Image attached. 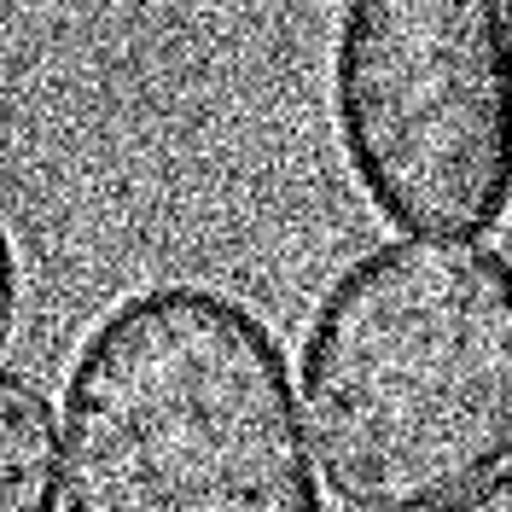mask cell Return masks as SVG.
I'll return each mask as SVG.
<instances>
[{"instance_id":"2","label":"cell","mask_w":512,"mask_h":512,"mask_svg":"<svg viewBox=\"0 0 512 512\" xmlns=\"http://www.w3.org/2000/svg\"><path fill=\"white\" fill-rule=\"evenodd\" d=\"M64 512H320L274 326L192 280L123 297L70 361Z\"/></svg>"},{"instance_id":"3","label":"cell","mask_w":512,"mask_h":512,"mask_svg":"<svg viewBox=\"0 0 512 512\" xmlns=\"http://www.w3.org/2000/svg\"><path fill=\"white\" fill-rule=\"evenodd\" d=\"M332 128L396 233H495L512 216V0H344Z\"/></svg>"},{"instance_id":"6","label":"cell","mask_w":512,"mask_h":512,"mask_svg":"<svg viewBox=\"0 0 512 512\" xmlns=\"http://www.w3.org/2000/svg\"><path fill=\"white\" fill-rule=\"evenodd\" d=\"M448 512H512V472H501V478L478 483L472 495H460Z\"/></svg>"},{"instance_id":"5","label":"cell","mask_w":512,"mask_h":512,"mask_svg":"<svg viewBox=\"0 0 512 512\" xmlns=\"http://www.w3.org/2000/svg\"><path fill=\"white\" fill-rule=\"evenodd\" d=\"M18 303H24V268H18L12 227H6V216H0V344H6L12 326H18Z\"/></svg>"},{"instance_id":"1","label":"cell","mask_w":512,"mask_h":512,"mask_svg":"<svg viewBox=\"0 0 512 512\" xmlns=\"http://www.w3.org/2000/svg\"><path fill=\"white\" fill-rule=\"evenodd\" d=\"M303 408L332 512H437L512 460V256L379 245L326 286Z\"/></svg>"},{"instance_id":"4","label":"cell","mask_w":512,"mask_h":512,"mask_svg":"<svg viewBox=\"0 0 512 512\" xmlns=\"http://www.w3.org/2000/svg\"><path fill=\"white\" fill-rule=\"evenodd\" d=\"M59 419L47 390L0 367V512H59Z\"/></svg>"}]
</instances>
